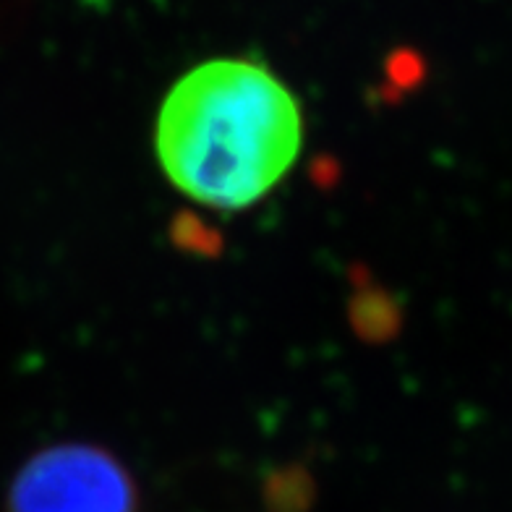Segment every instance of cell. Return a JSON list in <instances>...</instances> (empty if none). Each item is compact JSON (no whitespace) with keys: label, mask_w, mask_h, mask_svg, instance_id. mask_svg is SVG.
<instances>
[{"label":"cell","mask_w":512,"mask_h":512,"mask_svg":"<svg viewBox=\"0 0 512 512\" xmlns=\"http://www.w3.org/2000/svg\"><path fill=\"white\" fill-rule=\"evenodd\" d=\"M304 139L296 97L270 68L241 58L202 63L178 79L155 128L168 181L196 204L236 212L270 194Z\"/></svg>","instance_id":"6da1fadb"},{"label":"cell","mask_w":512,"mask_h":512,"mask_svg":"<svg viewBox=\"0 0 512 512\" xmlns=\"http://www.w3.org/2000/svg\"><path fill=\"white\" fill-rule=\"evenodd\" d=\"M136 486L110 452L55 445L34 455L8 489L6 512H136Z\"/></svg>","instance_id":"7a4b0ae2"}]
</instances>
